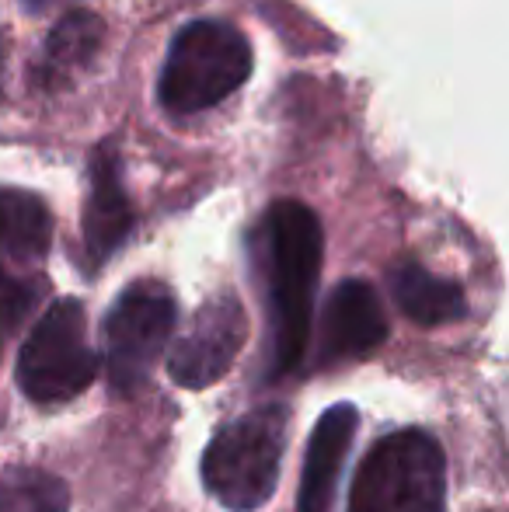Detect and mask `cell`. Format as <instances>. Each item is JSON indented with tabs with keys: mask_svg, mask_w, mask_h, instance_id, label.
<instances>
[{
	"mask_svg": "<svg viewBox=\"0 0 509 512\" xmlns=\"http://www.w3.org/2000/svg\"><path fill=\"white\" fill-rule=\"evenodd\" d=\"M258 255H262L265 290H269V324H272V370L283 377L300 366L311 342L314 293H318L325 234L311 206L297 199L272 203L258 227Z\"/></svg>",
	"mask_w": 509,
	"mask_h": 512,
	"instance_id": "obj_1",
	"label": "cell"
},
{
	"mask_svg": "<svg viewBox=\"0 0 509 512\" xmlns=\"http://www.w3.org/2000/svg\"><path fill=\"white\" fill-rule=\"evenodd\" d=\"M252 42L238 25L220 18H196L175 32L164 56L157 98L171 115H199L245 88L252 77Z\"/></svg>",
	"mask_w": 509,
	"mask_h": 512,
	"instance_id": "obj_2",
	"label": "cell"
},
{
	"mask_svg": "<svg viewBox=\"0 0 509 512\" xmlns=\"http://www.w3.org/2000/svg\"><path fill=\"white\" fill-rule=\"evenodd\" d=\"M286 436H290V408L279 401L227 422L210 439L199 464L206 492L234 512L262 509L279 485Z\"/></svg>",
	"mask_w": 509,
	"mask_h": 512,
	"instance_id": "obj_3",
	"label": "cell"
},
{
	"mask_svg": "<svg viewBox=\"0 0 509 512\" xmlns=\"http://www.w3.org/2000/svg\"><path fill=\"white\" fill-rule=\"evenodd\" d=\"M447 453L426 429L387 432L367 450L349 488V512H443Z\"/></svg>",
	"mask_w": 509,
	"mask_h": 512,
	"instance_id": "obj_4",
	"label": "cell"
},
{
	"mask_svg": "<svg viewBox=\"0 0 509 512\" xmlns=\"http://www.w3.org/2000/svg\"><path fill=\"white\" fill-rule=\"evenodd\" d=\"M98 377V352L88 342V314L74 297L49 304L18 352V387L39 405L70 401Z\"/></svg>",
	"mask_w": 509,
	"mask_h": 512,
	"instance_id": "obj_5",
	"label": "cell"
},
{
	"mask_svg": "<svg viewBox=\"0 0 509 512\" xmlns=\"http://www.w3.org/2000/svg\"><path fill=\"white\" fill-rule=\"evenodd\" d=\"M178 324V304L164 283H133L112 304L105 317V373L109 387L119 394H133L150 377L161 352L168 349Z\"/></svg>",
	"mask_w": 509,
	"mask_h": 512,
	"instance_id": "obj_6",
	"label": "cell"
},
{
	"mask_svg": "<svg viewBox=\"0 0 509 512\" xmlns=\"http://www.w3.org/2000/svg\"><path fill=\"white\" fill-rule=\"evenodd\" d=\"M248 338L245 307L234 293H217L196 310L192 324L175 338L168 373L185 391H203L227 377Z\"/></svg>",
	"mask_w": 509,
	"mask_h": 512,
	"instance_id": "obj_7",
	"label": "cell"
},
{
	"mask_svg": "<svg viewBox=\"0 0 509 512\" xmlns=\"http://www.w3.org/2000/svg\"><path fill=\"white\" fill-rule=\"evenodd\" d=\"M387 338V314L377 297V290L363 279H346L332 290L321 310L318 349H314V366L353 363V359L374 352Z\"/></svg>",
	"mask_w": 509,
	"mask_h": 512,
	"instance_id": "obj_8",
	"label": "cell"
},
{
	"mask_svg": "<svg viewBox=\"0 0 509 512\" xmlns=\"http://www.w3.org/2000/svg\"><path fill=\"white\" fill-rule=\"evenodd\" d=\"M360 411L353 405H332L318 418L311 439H307L304 471H300V512H332L335 495H339V478L346 457L353 450Z\"/></svg>",
	"mask_w": 509,
	"mask_h": 512,
	"instance_id": "obj_9",
	"label": "cell"
},
{
	"mask_svg": "<svg viewBox=\"0 0 509 512\" xmlns=\"http://www.w3.org/2000/svg\"><path fill=\"white\" fill-rule=\"evenodd\" d=\"M133 230V206L123 189V171L112 143H102L91 157V192L84 206V244L95 265L109 262Z\"/></svg>",
	"mask_w": 509,
	"mask_h": 512,
	"instance_id": "obj_10",
	"label": "cell"
},
{
	"mask_svg": "<svg viewBox=\"0 0 509 512\" xmlns=\"http://www.w3.org/2000/svg\"><path fill=\"white\" fill-rule=\"evenodd\" d=\"M102 42L105 25L98 14L81 11V7L67 11L53 25V32L46 35V46H42V56L35 63V84L42 91H60L63 84L81 77L95 63Z\"/></svg>",
	"mask_w": 509,
	"mask_h": 512,
	"instance_id": "obj_11",
	"label": "cell"
},
{
	"mask_svg": "<svg viewBox=\"0 0 509 512\" xmlns=\"http://www.w3.org/2000/svg\"><path fill=\"white\" fill-rule=\"evenodd\" d=\"M387 286H391V297L401 307V314L415 324H426V328L461 321L468 314L461 283L436 276V272L422 269L415 262L394 265L391 276H387Z\"/></svg>",
	"mask_w": 509,
	"mask_h": 512,
	"instance_id": "obj_12",
	"label": "cell"
},
{
	"mask_svg": "<svg viewBox=\"0 0 509 512\" xmlns=\"http://www.w3.org/2000/svg\"><path fill=\"white\" fill-rule=\"evenodd\" d=\"M53 244V213L28 189H0V258L39 262Z\"/></svg>",
	"mask_w": 509,
	"mask_h": 512,
	"instance_id": "obj_13",
	"label": "cell"
},
{
	"mask_svg": "<svg viewBox=\"0 0 509 512\" xmlns=\"http://www.w3.org/2000/svg\"><path fill=\"white\" fill-rule=\"evenodd\" d=\"M70 488L42 467H7L0 471V512H67Z\"/></svg>",
	"mask_w": 509,
	"mask_h": 512,
	"instance_id": "obj_14",
	"label": "cell"
},
{
	"mask_svg": "<svg viewBox=\"0 0 509 512\" xmlns=\"http://www.w3.org/2000/svg\"><path fill=\"white\" fill-rule=\"evenodd\" d=\"M35 297H39V286L0 269V338L11 335L14 324L32 310Z\"/></svg>",
	"mask_w": 509,
	"mask_h": 512,
	"instance_id": "obj_15",
	"label": "cell"
},
{
	"mask_svg": "<svg viewBox=\"0 0 509 512\" xmlns=\"http://www.w3.org/2000/svg\"><path fill=\"white\" fill-rule=\"evenodd\" d=\"M4 70H7V39H4V28H0V91H4Z\"/></svg>",
	"mask_w": 509,
	"mask_h": 512,
	"instance_id": "obj_16",
	"label": "cell"
},
{
	"mask_svg": "<svg viewBox=\"0 0 509 512\" xmlns=\"http://www.w3.org/2000/svg\"><path fill=\"white\" fill-rule=\"evenodd\" d=\"M21 4H25V7H35V11H39V7H49V4H56V0H21Z\"/></svg>",
	"mask_w": 509,
	"mask_h": 512,
	"instance_id": "obj_17",
	"label": "cell"
}]
</instances>
